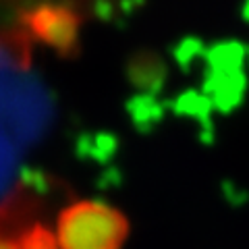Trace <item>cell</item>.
<instances>
[{"mask_svg":"<svg viewBox=\"0 0 249 249\" xmlns=\"http://www.w3.org/2000/svg\"><path fill=\"white\" fill-rule=\"evenodd\" d=\"M127 237V216L96 199L73 201L62 210L56 227L58 249H121Z\"/></svg>","mask_w":249,"mask_h":249,"instance_id":"1","label":"cell"},{"mask_svg":"<svg viewBox=\"0 0 249 249\" xmlns=\"http://www.w3.org/2000/svg\"><path fill=\"white\" fill-rule=\"evenodd\" d=\"M27 25L37 40L50 48L67 52L75 48L79 17L62 4H40L27 17Z\"/></svg>","mask_w":249,"mask_h":249,"instance_id":"2","label":"cell"},{"mask_svg":"<svg viewBox=\"0 0 249 249\" xmlns=\"http://www.w3.org/2000/svg\"><path fill=\"white\" fill-rule=\"evenodd\" d=\"M17 245L19 249H58V241L56 235H52L44 227H34L31 231L23 232Z\"/></svg>","mask_w":249,"mask_h":249,"instance_id":"3","label":"cell"},{"mask_svg":"<svg viewBox=\"0 0 249 249\" xmlns=\"http://www.w3.org/2000/svg\"><path fill=\"white\" fill-rule=\"evenodd\" d=\"M0 249H19V245L13 241H0Z\"/></svg>","mask_w":249,"mask_h":249,"instance_id":"4","label":"cell"}]
</instances>
